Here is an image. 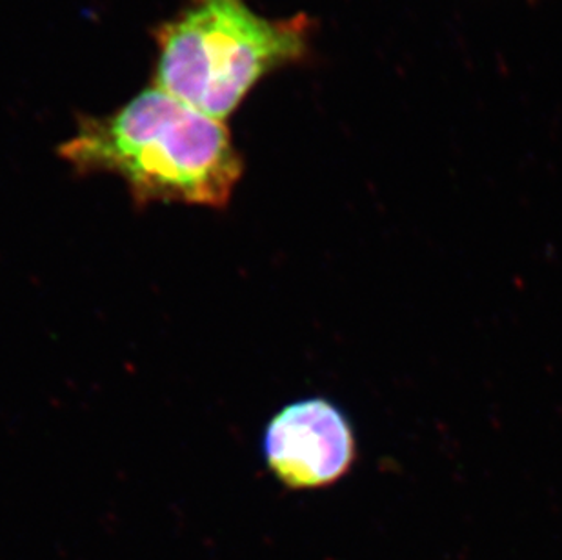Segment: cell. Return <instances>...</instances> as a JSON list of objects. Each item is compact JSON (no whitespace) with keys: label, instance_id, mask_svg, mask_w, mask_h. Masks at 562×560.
Masks as SVG:
<instances>
[{"label":"cell","instance_id":"3957f363","mask_svg":"<svg viewBox=\"0 0 562 560\" xmlns=\"http://www.w3.org/2000/svg\"><path fill=\"white\" fill-rule=\"evenodd\" d=\"M266 464L292 490L329 486L350 471L356 435L334 402L306 399L282 407L265 434Z\"/></svg>","mask_w":562,"mask_h":560},{"label":"cell","instance_id":"6da1fadb","mask_svg":"<svg viewBox=\"0 0 562 560\" xmlns=\"http://www.w3.org/2000/svg\"><path fill=\"white\" fill-rule=\"evenodd\" d=\"M59 155L80 175L124 180L137 208L181 202L223 210L245 171L223 121L157 86L112 115L85 116Z\"/></svg>","mask_w":562,"mask_h":560},{"label":"cell","instance_id":"7a4b0ae2","mask_svg":"<svg viewBox=\"0 0 562 560\" xmlns=\"http://www.w3.org/2000/svg\"><path fill=\"white\" fill-rule=\"evenodd\" d=\"M310 37L306 15L271 21L246 0H190L176 19L155 30V86L223 121L266 75L301 63Z\"/></svg>","mask_w":562,"mask_h":560}]
</instances>
